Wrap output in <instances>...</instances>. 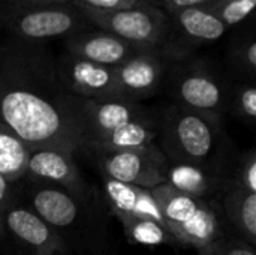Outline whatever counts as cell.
Returning <instances> with one entry per match:
<instances>
[{"mask_svg": "<svg viewBox=\"0 0 256 255\" xmlns=\"http://www.w3.org/2000/svg\"><path fill=\"white\" fill-rule=\"evenodd\" d=\"M230 188L256 194V150L254 147L240 155L230 168Z\"/></svg>", "mask_w": 256, "mask_h": 255, "instance_id": "obj_25", "label": "cell"}, {"mask_svg": "<svg viewBox=\"0 0 256 255\" xmlns=\"http://www.w3.org/2000/svg\"><path fill=\"white\" fill-rule=\"evenodd\" d=\"M84 101L63 87L45 44L0 39V122L32 149L81 152Z\"/></svg>", "mask_w": 256, "mask_h": 255, "instance_id": "obj_1", "label": "cell"}, {"mask_svg": "<svg viewBox=\"0 0 256 255\" xmlns=\"http://www.w3.org/2000/svg\"><path fill=\"white\" fill-rule=\"evenodd\" d=\"M152 194L159 204L166 228L182 246H190L196 252L207 251L230 230L216 200L189 197L168 183L153 188Z\"/></svg>", "mask_w": 256, "mask_h": 255, "instance_id": "obj_4", "label": "cell"}, {"mask_svg": "<svg viewBox=\"0 0 256 255\" xmlns=\"http://www.w3.org/2000/svg\"><path fill=\"white\" fill-rule=\"evenodd\" d=\"M0 32H3V11L0 6Z\"/></svg>", "mask_w": 256, "mask_h": 255, "instance_id": "obj_31", "label": "cell"}, {"mask_svg": "<svg viewBox=\"0 0 256 255\" xmlns=\"http://www.w3.org/2000/svg\"><path fill=\"white\" fill-rule=\"evenodd\" d=\"M255 6L256 0H213L204 8L230 29L248 20L255 11Z\"/></svg>", "mask_w": 256, "mask_h": 255, "instance_id": "obj_24", "label": "cell"}, {"mask_svg": "<svg viewBox=\"0 0 256 255\" xmlns=\"http://www.w3.org/2000/svg\"><path fill=\"white\" fill-rule=\"evenodd\" d=\"M33 149L8 125L0 122V176L9 182L24 177Z\"/></svg>", "mask_w": 256, "mask_h": 255, "instance_id": "obj_20", "label": "cell"}, {"mask_svg": "<svg viewBox=\"0 0 256 255\" xmlns=\"http://www.w3.org/2000/svg\"><path fill=\"white\" fill-rule=\"evenodd\" d=\"M3 233L28 255H69L57 233L34 210L14 200L3 215Z\"/></svg>", "mask_w": 256, "mask_h": 255, "instance_id": "obj_12", "label": "cell"}, {"mask_svg": "<svg viewBox=\"0 0 256 255\" xmlns=\"http://www.w3.org/2000/svg\"><path fill=\"white\" fill-rule=\"evenodd\" d=\"M165 183L189 197L218 201L230 189V167L225 156L204 165L170 164Z\"/></svg>", "mask_w": 256, "mask_h": 255, "instance_id": "obj_14", "label": "cell"}, {"mask_svg": "<svg viewBox=\"0 0 256 255\" xmlns=\"http://www.w3.org/2000/svg\"><path fill=\"white\" fill-rule=\"evenodd\" d=\"M220 212L230 228L249 245L256 243V194L230 188L219 198Z\"/></svg>", "mask_w": 256, "mask_h": 255, "instance_id": "obj_19", "label": "cell"}, {"mask_svg": "<svg viewBox=\"0 0 256 255\" xmlns=\"http://www.w3.org/2000/svg\"><path fill=\"white\" fill-rule=\"evenodd\" d=\"M168 17L170 32L160 53L170 63L195 56L198 48L219 41L228 30L225 24L204 6L186 8L171 12Z\"/></svg>", "mask_w": 256, "mask_h": 255, "instance_id": "obj_9", "label": "cell"}, {"mask_svg": "<svg viewBox=\"0 0 256 255\" xmlns=\"http://www.w3.org/2000/svg\"><path fill=\"white\" fill-rule=\"evenodd\" d=\"M159 135V113H152L147 117L130 120L118 128L102 135L86 150H142L158 144Z\"/></svg>", "mask_w": 256, "mask_h": 255, "instance_id": "obj_18", "label": "cell"}, {"mask_svg": "<svg viewBox=\"0 0 256 255\" xmlns=\"http://www.w3.org/2000/svg\"><path fill=\"white\" fill-rule=\"evenodd\" d=\"M27 255H28V254H27Z\"/></svg>", "mask_w": 256, "mask_h": 255, "instance_id": "obj_32", "label": "cell"}, {"mask_svg": "<svg viewBox=\"0 0 256 255\" xmlns=\"http://www.w3.org/2000/svg\"><path fill=\"white\" fill-rule=\"evenodd\" d=\"M123 233L129 243L144 245V246H177L178 242L172 236V233L162 224L150 221V219H138V218H123L118 219Z\"/></svg>", "mask_w": 256, "mask_h": 255, "instance_id": "obj_21", "label": "cell"}, {"mask_svg": "<svg viewBox=\"0 0 256 255\" xmlns=\"http://www.w3.org/2000/svg\"><path fill=\"white\" fill-rule=\"evenodd\" d=\"M12 200H14V194H12L10 183L6 182L0 176V240L4 236V233H3V215H4V212H6V209Z\"/></svg>", "mask_w": 256, "mask_h": 255, "instance_id": "obj_29", "label": "cell"}, {"mask_svg": "<svg viewBox=\"0 0 256 255\" xmlns=\"http://www.w3.org/2000/svg\"><path fill=\"white\" fill-rule=\"evenodd\" d=\"M28 207L57 233L69 255H114L106 216L92 189L74 195L64 189L32 183Z\"/></svg>", "mask_w": 256, "mask_h": 255, "instance_id": "obj_2", "label": "cell"}, {"mask_svg": "<svg viewBox=\"0 0 256 255\" xmlns=\"http://www.w3.org/2000/svg\"><path fill=\"white\" fill-rule=\"evenodd\" d=\"M198 255H256L255 246L249 245L244 239L228 230L220 239H218L207 251Z\"/></svg>", "mask_w": 256, "mask_h": 255, "instance_id": "obj_26", "label": "cell"}, {"mask_svg": "<svg viewBox=\"0 0 256 255\" xmlns=\"http://www.w3.org/2000/svg\"><path fill=\"white\" fill-rule=\"evenodd\" d=\"M75 152L66 149H33L24 177L32 183L64 189L74 195H86L92 189L75 164Z\"/></svg>", "mask_w": 256, "mask_h": 255, "instance_id": "obj_13", "label": "cell"}, {"mask_svg": "<svg viewBox=\"0 0 256 255\" xmlns=\"http://www.w3.org/2000/svg\"><path fill=\"white\" fill-rule=\"evenodd\" d=\"M56 72L63 87L81 99H124L117 87L116 68L99 65L63 51L56 57Z\"/></svg>", "mask_w": 256, "mask_h": 255, "instance_id": "obj_10", "label": "cell"}, {"mask_svg": "<svg viewBox=\"0 0 256 255\" xmlns=\"http://www.w3.org/2000/svg\"><path fill=\"white\" fill-rule=\"evenodd\" d=\"M158 141L170 164H212L225 156L224 120L172 102L159 113Z\"/></svg>", "mask_w": 256, "mask_h": 255, "instance_id": "obj_3", "label": "cell"}, {"mask_svg": "<svg viewBox=\"0 0 256 255\" xmlns=\"http://www.w3.org/2000/svg\"><path fill=\"white\" fill-rule=\"evenodd\" d=\"M93 155L104 177L153 189L166 182L168 159L158 144L142 150H86Z\"/></svg>", "mask_w": 256, "mask_h": 255, "instance_id": "obj_8", "label": "cell"}, {"mask_svg": "<svg viewBox=\"0 0 256 255\" xmlns=\"http://www.w3.org/2000/svg\"><path fill=\"white\" fill-rule=\"evenodd\" d=\"M104 200L106 203L108 212L117 219H150L166 227L152 189H144L104 177Z\"/></svg>", "mask_w": 256, "mask_h": 255, "instance_id": "obj_17", "label": "cell"}, {"mask_svg": "<svg viewBox=\"0 0 256 255\" xmlns=\"http://www.w3.org/2000/svg\"><path fill=\"white\" fill-rule=\"evenodd\" d=\"M80 8L93 11H117L138 5L142 0H68Z\"/></svg>", "mask_w": 256, "mask_h": 255, "instance_id": "obj_27", "label": "cell"}, {"mask_svg": "<svg viewBox=\"0 0 256 255\" xmlns=\"http://www.w3.org/2000/svg\"><path fill=\"white\" fill-rule=\"evenodd\" d=\"M153 111L141 102L129 99H106V101H84V144L82 150L108 134L110 131L130 120L150 116Z\"/></svg>", "mask_w": 256, "mask_h": 255, "instance_id": "obj_16", "label": "cell"}, {"mask_svg": "<svg viewBox=\"0 0 256 255\" xmlns=\"http://www.w3.org/2000/svg\"><path fill=\"white\" fill-rule=\"evenodd\" d=\"M90 26L84 11L70 2L22 6L3 14V32L30 42L45 44L48 39H66Z\"/></svg>", "mask_w": 256, "mask_h": 255, "instance_id": "obj_6", "label": "cell"}, {"mask_svg": "<svg viewBox=\"0 0 256 255\" xmlns=\"http://www.w3.org/2000/svg\"><path fill=\"white\" fill-rule=\"evenodd\" d=\"M81 9L93 26L140 47L160 50L170 32L168 14L146 0L117 11Z\"/></svg>", "mask_w": 256, "mask_h": 255, "instance_id": "obj_7", "label": "cell"}, {"mask_svg": "<svg viewBox=\"0 0 256 255\" xmlns=\"http://www.w3.org/2000/svg\"><path fill=\"white\" fill-rule=\"evenodd\" d=\"M226 62L230 69L240 78V81H250L256 80V39L255 33L249 32L246 35L237 36L231 41Z\"/></svg>", "mask_w": 256, "mask_h": 255, "instance_id": "obj_22", "label": "cell"}, {"mask_svg": "<svg viewBox=\"0 0 256 255\" xmlns=\"http://www.w3.org/2000/svg\"><path fill=\"white\" fill-rule=\"evenodd\" d=\"M63 41L64 51L111 68H117L118 65L146 48L130 44L116 36L114 33L99 29L93 24L68 36Z\"/></svg>", "mask_w": 256, "mask_h": 255, "instance_id": "obj_15", "label": "cell"}, {"mask_svg": "<svg viewBox=\"0 0 256 255\" xmlns=\"http://www.w3.org/2000/svg\"><path fill=\"white\" fill-rule=\"evenodd\" d=\"M164 86L168 87L174 104L224 120L231 83L207 60L192 56L170 63Z\"/></svg>", "mask_w": 256, "mask_h": 255, "instance_id": "obj_5", "label": "cell"}, {"mask_svg": "<svg viewBox=\"0 0 256 255\" xmlns=\"http://www.w3.org/2000/svg\"><path fill=\"white\" fill-rule=\"evenodd\" d=\"M146 2L160 8L166 14H171V12L186 9V8H201V6L208 5L213 0H146Z\"/></svg>", "mask_w": 256, "mask_h": 255, "instance_id": "obj_28", "label": "cell"}, {"mask_svg": "<svg viewBox=\"0 0 256 255\" xmlns=\"http://www.w3.org/2000/svg\"><path fill=\"white\" fill-rule=\"evenodd\" d=\"M170 62L158 48H144L116 68L122 98L141 102L153 98L165 84Z\"/></svg>", "mask_w": 256, "mask_h": 255, "instance_id": "obj_11", "label": "cell"}, {"mask_svg": "<svg viewBox=\"0 0 256 255\" xmlns=\"http://www.w3.org/2000/svg\"><path fill=\"white\" fill-rule=\"evenodd\" d=\"M54 2H68V0H0V6L3 14L10 9L32 6V5H42V3H54Z\"/></svg>", "mask_w": 256, "mask_h": 255, "instance_id": "obj_30", "label": "cell"}, {"mask_svg": "<svg viewBox=\"0 0 256 255\" xmlns=\"http://www.w3.org/2000/svg\"><path fill=\"white\" fill-rule=\"evenodd\" d=\"M226 113L248 126H254L256 120V86L250 81H238L231 84Z\"/></svg>", "mask_w": 256, "mask_h": 255, "instance_id": "obj_23", "label": "cell"}]
</instances>
